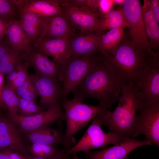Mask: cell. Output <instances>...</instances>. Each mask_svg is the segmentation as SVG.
Returning <instances> with one entry per match:
<instances>
[{
    "label": "cell",
    "mask_w": 159,
    "mask_h": 159,
    "mask_svg": "<svg viewBox=\"0 0 159 159\" xmlns=\"http://www.w3.org/2000/svg\"><path fill=\"white\" fill-rule=\"evenodd\" d=\"M152 144L145 139L140 141L133 138H127L113 146L98 151L85 152V155L87 159H124L134 150L142 146Z\"/></svg>",
    "instance_id": "obj_15"
},
{
    "label": "cell",
    "mask_w": 159,
    "mask_h": 159,
    "mask_svg": "<svg viewBox=\"0 0 159 159\" xmlns=\"http://www.w3.org/2000/svg\"><path fill=\"white\" fill-rule=\"evenodd\" d=\"M2 98L7 115L18 114L20 97L13 89L5 85L2 92Z\"/></svg>",
    "instance_id": "obj_26"
},
{
    "label": "cell",
    "mask_w": 159,
    "mask_h": 159,
    "mask_svg": "<svg viewBox=\"0 0 159 159\" xmlns=\"http://www.w3.org/2000/svg\"><path fill=\"white\" fill-rule=\"evenodd\" d=\"M60 149L57 146L39 143H32L27 148L31 156L41 158L51 157L58 152Z\"/></svg>",
    "instance_id": "obj_27"
},
{
    "label": "cell",
    "mask_w": 159,
    "mask_h": 159,
    "mask_svg": "<svg viewBox=\"0 0 159 159\" xmlns=\"http://www.w3.org/2000/svg\"><path fill=\"white\" fill-rule=\"evenodd\" d=\"M67 148L61 149L60 150L53 155L47 158L34 157L31 156L30 159H72L70 155L66 153Z\"/></svg>",
    "instance_id": "obj_35"
},
{
    "label": "cell",
    "mask_w": 159,
    "mask_h": 159,
    "mask_svg": "<svg viewBox=\"0 0 159 159\" xmlns=\"http://www.w3.org/2000/svg\"><path fill=\"white\" fill-rule=\"evenodd\" d=\"M61 106L49 108L34 115L22 116L17 115H7L18 126L21 132L25 134L46 125L64 120V113Z\"/></svg>",
    "instance_id": "obj_10"
},
{
    "label": "cell",
    "mask_w": 159,
    "mask_h": 159,
    "mask_svg": "<svg viewBox=\"0 0 159 159\" xmlns=\"http://www.w3.org/2000/svg\"><path fill=\"white\" fill-rule=\"evenodd\" d=\"M102 34L96 32H75L68 39L70 57L76 58L96 52Z\"/></svg>",
    "instance_id": "obj_16"
},
{
    "label": "cell",
    "mask_w": 159,
    "mask_h": 159,
    "mask_svg": "<svg viewBox=\"0 0 159 159\" xmlns=\"http://www.w3.org/2000/svg\"><path fill=\"white\" fill-rule=\"evenodd\" d=\"M125 83L107 54L98 51L90 71L72 92L83 100L87 98L96 99L99 104L110 109L118 101Z\"/></svg>",
    "instance_id": "obj_1"
},
{
    "label": "cell",
    "mask_w": 159,
    "mask_h": 159,
    "mask_svg": "<svg viewBox=\"0 0 159 159\" xmlns=\"http://www.w3.org/2000/svg\"><path fill=\"white\" fill-rule=\"evenodd\" d=\"M5 36H0V57L11 49Z\"/></svg>",
    "instance_id": "obj_37"
},
{
    "label": "cell",
    "mask_w": 159,
    "mask_h": 159,
    "mask_svg": "<svg viewBox=\"0 0 159 159\" xmlns=\"http://www.w3.org/2000/svg\"><path fill=\"white\" fill-rule=\"evenodd\" d=\"M15 91L20 98L34 102L38 96L29 78V75L27 79Z\"/></svg>",
    "instance_id": "obj_31"
},
{
    "label": "cell",
    "mask_w": 159,
    "mask_h": 159,
    "mask_svg": "<svg viewBox=\"0 0 159 159\" xmlns=\"http://www.w3.org/2000/svg\"><path fill=\"white\" fill-rule=\"evenodd\" d=\"M123 10L130 30V38L140 51L152 56L159 55L150 47L143 20L141 6L138 0H125Z\"/></svg>",
    "instance_id": "obj_6"
},
{
    "label": "cell",
    "mask_w": 159,
    "mask_h": 159,
    "mask_svg": "<svg viewBox=\"0 0 159 159\" xmlns=\"http://www.w3.org/2000/svg\"><path fill=\"white\" fill-rule=\"evenodd\" d=\"M106 54L126 83H137L149 66L159 62V55L152 56L140 51L133 44L130 38L125 35L114 54Z\"/></svg>",
    "instance_id": "obj_3"
},
{
    "label": "cell",
    "mask_w": 159,
    "mask_h": 159,
    "mask_svg": "<svg viewBox=\"0 0 159 159\" xmlns=\"http://www.w3.org/2000/svg\"><path fill=\"white\" fill-rule=\"evenodd\" d=\"M124 29L123 28L112 29L103 34L100 40L98 51L113 54L124 37Z\"/></svg>",
    "instance_id": "obj_24"
},
{
    "label": "cell",
    "mask_w": 159,
    "mask_h": 159,
    "mask_svg": "<svg viewBox=\"0 0 159 159\" xmlns=\"http://www.w3.org/2000/svg\"><path fill=\"white\" fill-rule=\"evenodd\" d=\"M62 14L71 26L80 33L96 32L100 16L90 11L65 4L61 0Z\"/></svg>",
    "instance_id": "obj_11"
},
{
    "label": "cell",
    "mask_w": 159,
    "mask_h": 159,
    "mask_svg": "<svg viewBox=\"0 0 159 159\" xmlns=\"http://www.w3.org/2000/svg\"><path fill=\"white\" fill-rule=\"evenodd\" d=\"M150 48L158 49L159 45V26L155 19L144 23Z\"/></svg>",
    "instance_id": "obj_29"
},
{
    "label": "cell",
    "mask_w": 159,
    "mask_h": 159,
    "mask_svg": "<svg viewBox=\"0 0 159 159\" xmlns=\"http://www.w3.org/2000/svg\"><path fill=\"white\" fill-rule=\"evenodd\" d=\"M33 45L60 66L71 57L68 39L42 38Z\"/></svg>",
    "instance_id": "obj_18"
},
{
    "label": "cell",
    "mask_w": 159,
    "mask_h": 159,
    "mask_svg": "<svg viewBox=\"0 0 159 159\" xmlns=\"http://www.w3.org/2000/svg\"><path fill=\"white\" fill-rule=\"evenodd\" d=\"M38 96L40 97V106L44 110L61 106L62 87L57 79L37 73L29 75Z\"/></svg>",
    "instance_id": "obj_9"
},
{
    "label": "cell",
    "mask_w": 159,
    "mask_h": 159,
    "mask_svg": "<svg viewBox=\"0 0 159 159\" xmlns=\"http://www.w3.org/2000/svg\"><path fill=\"white\" fill-rule=\"evenodd\" d=\"M92 120L91 123L79 142L71 148H67V155L91 151L109 144L115 145L125 139L114 133L110 132L106 133L103 131L101 127L102 120L101 114Z\"/></svg>",
    "instance_id": "obj_5"
},
{
    "label": "cell",
    "mask_w": 159,
    "mask_h": 159,
    "mask_svg": "<svg viewBox=\"0 0 159 159\" xmlns=\"http://www.w3.org/2000/svg\"><path fill=\"white\" fill-rule=\"evenodd\" d=\"M125 0H114L115 4L122 5Z\"/></svg>",
    "instance_id": "obj_44"
},
{
    "label": "cell",
    "mask_w": 159,
    "mask_h": 159,
    "mask_svg": "<svg viewBox=\"0 0 159 159\" xmlns=\"http://www.w3.org/2000/svg\"><path fill=\"white\" fill-rule=\"evenodd\" d=\"M5 36L11 48L19 52H25L33 45L22 28L19 19L9 21Z\"/></svg>",
    "instance_id": "obj_20"
},
{
    "label": "cell",
    "mask_w": 159,
    "mask_h": 159,
    "mask_svg": "<svg viewBox=\"0 0 159 159\" xmlns=\"http://www.w3.org/2000/svg\"><path fill=\"white\" fill-rule=\"evenodd\" d=\"M3 151L9 155L11 159H30L31 157L17 151L11 150Z\"/></svg>",
    "instance_id": "obj_36"
},
{
    "label": "cell",
    "mask_w": 159,
    "mask_h": 159,
    "mask_svg": "<svg viewBox=\"0 0 159 159\" xmlns=\"http://www.w3.org/2000/svg\"><path fill=\"white\" fill-rule=\"evenodd\" d=\"M17 73V69L16 66L12 71L6 74V85L10 87L12 86L16 79Z\"/></svg>",
    "instance_id": "obj_38"
},
{
    "label": "cell",
    "mask_w": 159,
    "mask_h": 159,
    "mask_svg": "<svg viewBox=\"0 0 159 159\" xmlns=\"http://www.w3.org/2000/svg\"><path fill=\"white\" fill-rule=\"evenodd\" d=\"M124 159H130L127 156L126 157H125Z\"/></svg>",
    "instance_id": "obj_46"
},
{
    "label": "cell",
    "mask_w": 159,
    "mask_h": 159,
    "mask_svg": "<svg viewBox=\"0 0 159 159\" xmlns=\"http://www.w3.org/2000/svg\"><path fill=\"white\" fill-rule=\"evenodd\" d=\"M72 159H80L77 155V153L73 154V158Z\"/></svg>",
    "instance_id": "obj_45"
},
{
    "label": "cell",
    "mask_w": 159,
    "mask_h": 159,
    "mask_svg": "<svg viewBox=\"0 0 159 159\" xmlns=\"http://www.w3.org/2000/svg\"><path fill=\"white\" fill-rule=\"evenodd\" d=\"M22 52L11 49L0 57V72L7 74L23 60Z\"/></svg>",
    "instance_id": "obj_25"
},
{
    "label": "cell",
    "mask_w": 159,
    "mask_h": 159,
    "mask_svg": "<svg viewBox=\"0 0 159 159\" xmlns=\"http://www.w3.org/2000/svg\"><path fill=\"white\" fill-rule=\"evenodd\" d=\"M137 83L139 98L143 103L159 101V62L149 66Z\"/></svg>",
    "instance_id": "obj_14"
},
{
    "label": "cell",
    "mask_w": 159,
    "mask_h": 159,
    "mask_svg": "<svg viewBox=\"0 0 159 159\" xmlns=\"http://www.w3.org/2000/svg\"><path fill=\"white\" fill-rule=\"evenodd\" d=\"M61 105L64 110V120L66 125L62 145L67 148L75 144L73 137L74 134L87 125L94 117L108 110L100 104L93 106L85 104L76 96L72 100L66 98L62 100Z\"/></svg>",
    "instance_id": "obj_4"
},
{
    "label": "cell",
    "mask_w": 159,
    "mask_h": 159,
    "mask_svg": "<svg viewBox=\"0 0 159 159\" xmlns=\"http://www.w3.org/2000/svg\"><path fill=\"white\" fill-rule=\"evenodd\" d=\"M21 133L13 121L0 113V151L15 150L31 156Z\"/></svg>",
    "instance_id": "obj_13"
},
{
    "label": "cell",
    "mask_w": 159,
    "mask_h": 159,
    "mask_svg": "<svg viewBox=\"0 0 159 159\" xmlns=\"http://www.w3.org/2000/svg\"><path fill=\"white\" fill-rule=\"evenodd\" d=\"M139 92L137 83H125L114 111L107 110L101 114L102 125L107 126L109 132L124 139L133 138L137 112L143 104L139 99Z\"/></svg>",
    "instance_id": "obj_2"
},
{
    "label": "cell",
    "mask_w": 159,
    "mask_h": 159,
    "mask_svg": "<svg viewBox=\"0 0 159 159\" xmlns=\"http://www.w3.org/2000/svg\"><path fill=\"white\" fill-rule=\"evenodd\" d=\"M151 9L154 14L159 13V6L152 7Z\"/></svg>",
    "instance_id": "obj_43"
},
{
    "label": "cell",
    "mask_w": 159,
    "mask_h": 159,
    "mask_svg": "<svg viewBox=\"0 0 159 159\" xmlns=\"http://www.w3.org/2000/svg\"><path fill=\"white\" fill-rule=\"evenodd\" d=\"M44 111V109L36 105L35 102L20 98L18 115L22 116H31Z\"/></svg>",
    "instance_id": "obj_30"
},
{
    "label": "cell",
    "mask_w": 159,
    "mask_h": 159,
    "mask_svg": "<svg viewBox=\"0 0 159 159\" xmlns=\"http://www.w3.org/2000/svg\"><path fill=\"white\" fill-rule=\"evenodd\" d=\"M19 13H28L44 17L63 15L61 0H15Z\"/></svg>",
    "instance_id": "obj_17"
},
{
    "label": "cell",
    "mask_w": 159,
    "mask_h": 159,
    "mask_svg": "<svg viewBox=\"0 0 159 159\" xmlns=\"http://www.w3.org/2000/svg\"><path fill=\"white\" fill-rule=\"evenodd\" d=\"M135 122L133 138L144 135L145 139L159 147V101L143 104L138 110Z\"/></svg>",
    "instance_id": "obj_8"
},
{
    "label": "cell",
    "mask_w": 159,
    "mask_h": 159,
    "mask_svg": "<svg viewBox=\"0 0 159 159\" xmlns=\"http://www.w3.org/2000/svg\"><path fill=\"white\" fill-rule=\"evenodd\" d=\"M18 6L15 0H0V17L9 21L19 16Z\"/></svg>",
    "instance_id": "obj_28"
},
{
    "label": "cell",
    "mask_w": 159,
    "mask_h": 159,
    "mask_svg": "<svg viewBox=\"0 0 159 159\" xmlns=\"http://www.w3.org/2000/svg\"><path fill=\"white\" fill-rule=\"evenodd\" d=\"M63 1L67 5L89 10L99 14L97 9V0H65Z\"/></svg>",
    "instance_id": "obj_33"
},
{
    "label": "cell",
    "mask_w": 159,
    "mask_h": 159,
    "mask_svg": "<svg viewBox=\"0 0 159 159\" xmlns=\"http://www.w3.org/2000/svg\"><path fill=\"white\" fill-rule=\"evenodd\" d=\"M75 31L64 15H54L49 17L43 38L68 39Z\"/></svg>",
    "instance_id": "obj_21"
},
{
    "label": "cell",
    "mask_w": 159,
    "mask_h": 159,
    "mask_svg": "<svg viewBox=\"0 0 159 159\" xmlns=\"http://www.w3.org/2000/svg\"><path fill=\"white\" fill-rule=\"evenodd\" d=\"M115 4L114 0H97V9L100 17L112 10Z\"/></svg>",
    "instance_id": "obj_34"
},
{
    "label": "cell",
    "mask_w": 159,
    "mask_h": 159,
    "mask_svg": "<svg viewBox=\"0 0 159 159\" xmlns=\"http://www.w3.org/2000/svg\"><path fill=\"white\" fill-rule=\"evenodd\" d=\"M22 57L24 62L28 67L33 68L36 73L52 77L61 82V67L34 45L22 52Z\"/></svg>",
    "instance_id": "obj_12"
},
{
    "label": "cell",
    "mask_w": 159,
    "mask_h": 159,
    "mask_svg": "<svg viewBox=\"0 0 159 159\" xmlns=\"http://www.w3.org/2000/svg\"><path fill=\"white\" fill-rule=\"evenodd\" d=\"M150 1L152 7L159 6V0H152Z\"/></svg>",
    "instance_id": "obj_42"
},
{
    "label": "cell",
    "mask_w": 159,
    "mask_h": 159,
    "mask_svg": "<svg viewBox=\"0 0 159 159\" xmlns=\"http://www.w3.org/2000/svg\"><path fill=\"white\" fill-rule=\"evenodd\" d=\"M96 52L76 58L70 57L60 66L62 83L61 101L66 98L89 73Z\"/></svg>",
    "instance_id": "obj_7"
},
{
    "label": "cell",
    "mask_w": 159,
    "mask_h": 159,
    "mask_svg": "<svg viewBox=\"0 0 159 159\" xmlns=\"http://www.w3.org/2000/svg\"><path fill=\"white\" fill-rule=\"evenodd\" d=\"M64 133L61 129H55L46 125L26 134L27 139L32 143H42L54 146L62 145Z\"/></svg>",
    "instance_id": "obj_22"
},
{
    "label": "cell",
    "mask_w": 159,
    "mask_h": 159,
    "mask_svg": "<svg viewBox=\"0 0 159 159\" xmlns=\"http://www.w3.org/2000/svg\"><path fill=\"white\" fill-rule=\"evenodd\" d=\"M0 159H11L9 155L4 151H0Z\"/></svg>",
    "instance_id": "obj_41"
},
{
    "label": "cell",
    "mask_w": 159,
    "mask_h": 159,
    "mask_svg": "<svg viewBox=\"0 0 159 159\" xmlns=\"http://www.w3.org/2000/svg\"><path fill=\"white\" fill-rule=\"evenodd\" d=\"M28 66L23 61L20 62L17 65V73L16 79L11 87L15 91L21 86L29 77L28 73Z\"/></svg>",
    "instance_id": "obj_32"
},
{
    "label": "cell",
    "mask_w": 159,
    "mask_h": 159,
    "mask_svg": "<svg viewBox=\"0 0 159 159\" xmlns=\"http://www.w3.org/2000/svg\"><path fill=\"white\" fill-rule=\"evenodd\" d=\"M4 74L0 72V108L5 112H6L5 108L3 104L2 93L4 87Z\"/></svg>",
    "instance_id": "obj_39"
},
{
    "label": "cell",
    "mask_w": 159,
    "mask_h": 159,
    "mask_svg": "<svg viewBox=\"0 0 159 159\" xmlns=\"http://www.w3.org/2000/svg\"><path fill=\"white\" fill-rule=\"evenodd\" d=\"M129 28L122 7L112 9L100 17L96 33H100L107 30L117 28Z\"/></svg>",
    "instance_id": "obj_23"
},
{
    "label": "cell",
    "mask_w": 159,
    "mask_h": 159,
    "mask_svg": "<svg viewBox=\"0 0 159 159\" xmlns=\"http://www.w3.org/2000/svg\"><path fill=\"white\" fill-rule=\"evenodd\" d=\"M9 21L0 17V36H5Z\"/></svg>",
    "instance_id": "obj_40"
},
{
    "label": "cell",
    "mask_w": 159,
    "mask_h": 159,
    "mask_svg": "<svg viewBox=\"0 0 159 159\" xmlns=\"http://www.w3.org/2000/svg\"><path fill=\"white\" fill-rule=\"evenodd\" d=\"M19 17L22 28L33 45L43 38L49 17L19 13Z\"/></svg>",
    "instance_id": "obj_19"
}]
</instances>
